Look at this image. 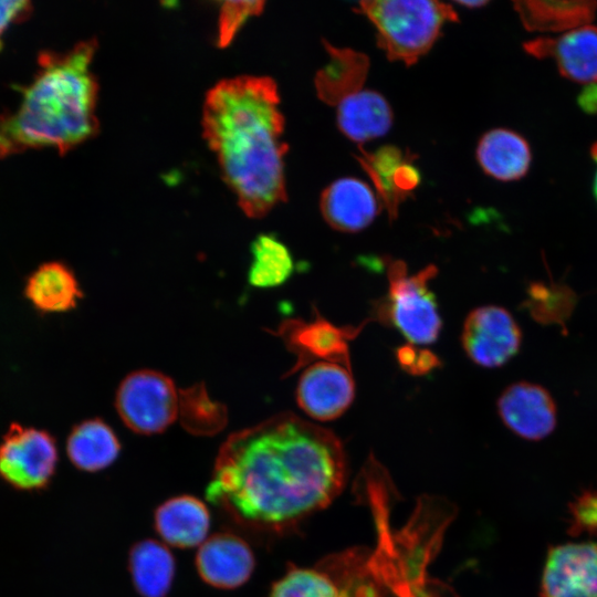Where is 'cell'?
<instances>
[{"mask_svg":"<svg viewBox=\"0 0 597 597\" xmlns=\"http://www.w3.org/2000/svg\"><path fill=\"white\" fill-rule=\"evenodd\" d=\"M346 474L334 432L284 412L224 441L206 498L242 530L281 533L329 504Z\"/></svg>","mask_w":597,"mask_h":597,"instance_id":"obj_1","label":"cell"},{"mask_svg":"<svg viewBox=\"0 0 597 597\" xmlns=\"http://www.w3.org/2000/svg\"><path fill=\"white\" fill-rule=\"evenodd\" d=\"M203 136L243 212L261 218L285 201L284 118L275 82L238 76L209 90Z\"/></svg>","mask_w":597,"mask_h":597,"instance_id":"obj_2","label":"cell"},{"mask_svg":"<svg viewBox=\"0 0 597 597\" xmlns=\"http://www.w3.org/2000/svg\"><path fill=\"white\" fill-rule=\"evenodd\" d=\"M95 40L66 52H41L31 82L21 87L12 111L0 112V158L28 149L64 154L91 138L98 127V86L92 71Z\"/></svg>","mask_w":597,"mask_h":597,"instance_id":"obj_3","label":"cell"},{"mask_svg":"<svg viewBox=\"0 0 597 597\" xmlns=\"http://www.w3.org/2000/svg\"><path fill=\"white\" fill-rule=\"evenodd\" d=\"M376 29L378 45L391 61L412 65L437 41L447 22L458 20L454 8L431 0H373L358 3Z\"/></svg>","mask_w":597,"mask_h":597,"instance_id":"obj_4","label":"cell"},{"mask_svg":"<svg viewBox=\"0 0 597 597\" xmlns=\"http://www.w3.org/2000/svg\"><path fill=\"white\" fill-rule=\"evenodd\" d=\"M437 273V266L430 264L409 274L404 261L389 259L386 263L388 293L376 302L374 318L398 329L410 344L436 342L442 321L429 284Z\"/></svg>","mask_w":597,"mask_h":597,"instance_id":"obj_5","label":"cell"},{"mask_svg":"<svg viewBox=\"0 0 597 597\" xmlns=\"http://www.w3.org/2000/svg\"><path fill=\"white\" fill-rule=\"evenodd\" d=\"M179 405L180 395L174 381L148 369L127 375L115 399L122 421L139 434L165 431L179 416Z\"/></svg>","mask_w":597,"mask_h":597,"instance_id":"obj_6","label":"cell"},{"mask_svg":"<svg viewBox=\"0 0 597 597\" xmlns=\"http://www.w3.org/2000/svg\"><path fill=\"white\" fill-rule=\"evenodd\" d=\"M57 458L49 432L11 423L0 443V478L18 490H41L50 483Z\"/></svg>","mask_w":597,"mask_h":597,"instance_id":"obj_7","label":"cell"},{"mask_svg":"<svg viewBox=\"0 0 597 597\" xmlns=\"http://www.w3.org/2000/svg\"><path fill=\"white\" fill-rule=\"evenodd\" d=\"M314 314L311 321L287 318L275 332L271 331L295 356V364L286 376L321 362L337 363L352 368L349 342L359 334L364 324L341 327L321 316L317 308H314Z\"/></svg>","mask_w":597,"mask_h":597,"instance_id":"obj_8","label":"cell"},{"mask_svg":"<svg viewBox=\"0 0 597 597\" xmlns=\"http://www.w3.org/2000/svg\"><path fill=\"white\" fill-rule=\"evenodd\" d=\"M521 329L505 308L484 305L465 317L461 343L468 357L482 367L494 368L507 363L520 349Z\"/></svg>","mask_w":597,"mask_h":597,"instance_id":"obj_9","label":"cell"},{"mask_svg":"<svg viewBox=\"0 0 597 597\" xmlns=\"http://www.w3.org/2000/svg\"><path fill=\"white\" fill-rule=\"evenodd\" d=\"M540 597H597V544L567 543L551 548Z\"/></svg>","mask_w":597,"mask_h":597,"instance_id":"obj_10","label":"cell"},{"mask_svg":"<svg viewBox=\"0 0 597 597\" xmlns=\"http://www.w3.org/2000/svg\"><path fill=\"white\" fill-rule=\"evenodd\" d=\"M355 397L352 368L321 362L304 370L296 387V402L311 418L329 421L342 416Z\"/></svg>","mask_w":597,"mask_h":597,"instance_id":"obj_11","label":"cell"},{"mask_svg":"<svg viewBox=\"0 0 597 597\" xmlns=\"http://www.w3.org/2000/svg\"><path fill=\"white\" fill-rule=\"evenodd\" d=\"M195 565L206 584L219 589H234L251 577L255 557L241 536L232 532H219L200 545Z\"/></svg>","mask_w":597,"mask_h":597,"instance_id":"obj_12","label":"cell"},{"mask_svg":"<svg viewBox=\"0 0 597 597\" xmlns=\"http://www.w3.org/2000/svg\"><path fill=\"white\" fill-rule=\"evenodd\" d=\"M498 411L504 425L517 436L540 440L556 425V406L543 387L527 381L509 386L498 400Z\"/></svg>","mask_w":597,"mask_h":597,"instance_id":"obj_13","label":"cell"},{"mask_svg":"<svg viewBox=\"0 0 597 597\" xmlns=\"http://www.w3.org/2000/svg\"><path fill=\"white\" fill-rule=\"evenodd\" d=\"M525 48L535 56L552 57L568 80L597 83V27L586 24L555 39L534 40Z\"/></svg>","mask_w":597,"mask_h":597,"instance_id":"obj_14","label":"cell"},{"mask_svg":"<svg viewBox=\"0 0 597 597\" xmlns=\"http://www.w3.org/2000/svg\"><path fill=\"white\" fill-rule=\"evenodd\" d=\"M324 220L335 230L357 232L367 228L379 212L371 188L354 177L339 178L321 196Z\"/></svg>","mask_w":597,"mask_h":597,"instance_id":"obj_15","label":"cell"},{"mask_svg":"<svg viewBox=\"0 0 597 597\" xmlns=\"http://www.w3.org/2000/svg\"><path fill=\"white\" fill-rule=\"evenodd\" d=\"M358 161L373 180L389 218L395 219L399 203L418 186L419 171L407 155L392 146L363 153Z\"/></svg>","mask_w":597,"mask_h":597,"instance_id":"obj_16","label":"cell"},{"mask_svg":"<svg viewBox=\"0 0 597 597\" xmlns=\"http://www.w3.org/2000/svg\"><path fill=\"white\" fill-rule=\"evenodd\" d=\"M211 525L210 512L206 504L192 495L172 496L154 513V528L163 542L178 548L201 545Z\"/></svg>","mask_w":597,"mask_h":597,"instance_id":"obj_17","label":"cell"},{"mask_svg":"<svg viewBox=\"0 0 597 597\" xmlns=\"http://www.w3.org/2000/svg\"><path fill=\"white\" fill-rule=\"evenodd\" d=\"M476 159L486 175L498 180L513 181L527 174L532 151L527 140L520 134L506 128H494L479 140Z\"/></svg>","mask_w":597,"mask_h":597,"instance_id":"obj_18","label":"cell"},{"mask_svg":"<svg viewBox=\"0 0 597 597\" xmlns=\"http://www.w3.org/2000/svg\"><path fill=\"white\" fill-rule=\"evenodd\" d=\"M337 125L355 143H364L387 134L392 124V111L387 100L373 90H360L337 106Z\"/></svg>","mask_w":597,"mask_h":597,"instance_id":"obj_19","label":"cell"},{"mask_svg":"<svg viewBox=\"0 0 597 597\" xmlns=\"http://www.w3.org/2000/svg\"><path fill=\"white\" fill-rule=\"evenodd\" d=\"M24 295L43 313L67 312L83 297L73 271L59 261L46 262L27 280Z\"/></svg>","mask_w":597,"mask_h":597,"instance_id":"obj_20","label":"cell"},{"mask_svg":"<svg viewBox=\"0 0 597 597\" xmlns=\"http://www.w3.org/2000/svg\"><path fill=\"white\" fill-rule=\"evenodd\" d=\"M128 572L142 597H166L176 574L175 557L161 542L143 540L129 549Z\"/></svg>","mask_w":597,"mask_h":597,"instance_id":"obj_21","label":"cell"},{"mask_svg":"<svg viewBox=\"0 0 597 597\" xmlns=\"http://www.w3.org/2000/svg\"><path fill=\"white\" fill-rule=\"evenodd\" d=\"M328 63L317 72L314 84L318 97L337 106L347 96L363 90L368 73V57L352 49H337L325 43Z\"/></svg>","mask_w":597,"mask_h":597,"instance_id":"obj_22","label":"cell"},{"mask_svg":"<svg viewBox=\"0 0 597 597\" xmlns=\"http://www.w3.org/2000/svg\"><path fill=\"white\" fill-rule=\"evenodd\" d=\"M66 452L76 469L97 472L116 461L121 442L105 421L88 419L73 427L67 437Z\"/></svg>","mask_w":597,"mask_h":597,"instance_id":"obj_23","label":"cell"},{"mask_svg":"<svg viewBox=\"0 0 597 597\" xmlns=\"http://www.w3.org/2000/svg\"><path fill=\"white\" fill-rule=\"evenodd\" d=\"M595 1H519L515 10L530 31L567 32L589 24L595 15Z\"/></svg>","mask_w":597,"mask_h":597,"instance_id":"obj_24","label":"cell"},{"mask_svg":"<svg viewBox=\"0 0 597 597\" xmlns=\"http://www.w3.org/2000/svg\"><path fill=\"white\" fill-rule=\"evenodd\" d=\"M252 261L248 281L255 287H275L294 272V261L287 247L271 234H261L251 247Z\"/></svg>","mask_w":597,"mask_h":597,"instance_id":"obj_25","label":"cell"},{"mask_svg":"<svg viewBox=\"0 0 597 597\" xmlns=\"http://www.w3.org/2000/svg\"><path fill=\"white\" fill-rule=\"evenodd\" d=\"M266 597H352V593L322 566H292L272 584Z\"/></svg>","mask_w":597,"mask_h":597,"instance_id":"obj_26","label":"cell"},{"mask_svg":"<svg viewBox=\"0 0 597 597\" xmlns=\"http://www.w3.org/2000/svg\"><path fill=\"white\" fill-rule=\"evenodd\" d=\"M179 415L187 431L198 436L219 432L227 423L226 407L211 400L202 384L180 390Z\"/></svg>","mask_w":597,"mask_h":597,"instance_id":"obj_27","label":"cell"},{"mask_svg":"<svg viewBox=\"0 0 597 597\" xmlns=\"http://www.w3.org/2000/svg\"><path fill=\"white\" fill-rule=\"evenodd\" d=\"M263 1H226L221 4L218 20V44L228 45L238 30L263 9Z\"/></svg>","mask_w":597,"mask_h":597,"instance_id":"obj_28","label":"cell"},{"mask_svg":"<svg viewBox=\"0 0 597 597\" xmlns=\"http://www.w3.org/2000/svg\"><path fill=\"white\" fill-rule=\"evenodd\" d=\"M396 359L405 371L416 376L426 375L441 365L434 353L412 344L398 347Z\"/></svg>","mask_w":597,"mask_h":597,"instance_id":"obj_29","label":"cell"},{"mask_svg":"<svg viewBox=\"0 0 597 597\" xmlns=\"http://www.w3.org/2000/svg\"><path fill=\"white\" fill-rule=\"evenodd\" d=\"M572 534L597 531V491H587L570 504Z\"/></svg>","mask_w":597,"mask_h":597,"instance_id":"obj_30","label":"cell"},{"mask_svg":"<svg viewBox=\"0 0 597 597\" xmlns=\"http://www.w3.org/2000/svg\"><path fill=\"white\" fill-rule=\"evenodd\" d=\"M32 10L29 1H0V50L2 48V35L9 25L27 18Z\"/></svg>","mask_w":597,"mask_h":597,"instance_id":"obj_31","label":"cell"},{"mask_svg":"<svg viewBox=\"0 0 597 597\" xmlns=\"http://www.w3.org/2000/svg\"><path fill=\"white\" fill-rule=\"evenodd\" d=\"M578 104L586 113H597V83L586 85L578 96Z\"/></svg>","mask_w":597,"mask_h":597,"instance_id":"obj_32","label":"cell"},{"mask_svg":"<svg viewBox=\"0 0 597 597\" xmlns=\"http://www.w3.org/2000/svg\"><path fill=\"white\" fill-rule=\"evenodd\" d=\"M457 3L468 8H478L486 4V1H458Z\"/></svg>","mask_w":597,"mask_h":597,"instance_id":"obj_33","label":"cell"},{"mask_svg":"<svg viewBox=\"0 0 597 597\" xmlns=\"http://www.w3.org/2000/svg\"><path fill=\"white\" fill-rule=\"evenodd\" d=\"M593 191H594V196H595V198L597 200V171H596L594 182H593Z\"/></svg>","mask_w":597,"mask_h":597,"instance_id":"obj_34","label":"cell"}]
</instances>
